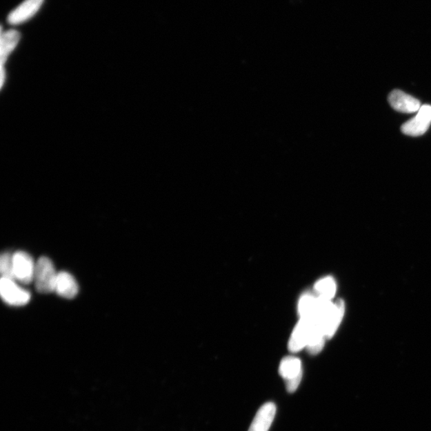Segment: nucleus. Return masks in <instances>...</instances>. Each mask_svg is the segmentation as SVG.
<instances>
[{"mask_svg":"<svg viewBox=\"0 0 431 431\" xmlns=\"http://www.w3.org/2000/svg\"><path fill=\"white\" fill-rule=\"evenodd\" d=\"M58 273L55 271L53 262L49 258L39 259L35 265L34 282L37 290L41 293L54 292Z\"/></svg>","mask_w":431,"mask_h":431,"instance_id":"1","label":"nucleus"},{"mask_svg":"<svg viewBox=\"0 0 431 431\" xmlns=\"http://www.w3.org/2000/svg\"><path fill=\"white\" fill-rule=\"evenodd\" d=\"M279 373L285 379L288 392H295L300 386L303 377L301 360L294 357L283 358L279 368Z\"/></svg>","mask_w":431,"mask_h":431,"instance_id":"2","label":"nucleus"},{"mask_svg":"<svg viewBox=\"0 0 431 431\" xmlns=\"http://www.w3.org/2000/svg\"><path fill=\"white\" fill-rule=\"evenodd\" d=\"M0 294L3 301L12 306H23L30 300V293L17 285L13 279L1 278Z\"/></svg>","mask_w":431,"mask_h":431,"instance_id":"3","label":"nucleus"},{"mask_svg":"<svg viewBox=\"0 0 431 431\" xmlns=\"http://www.w3.org/2000/svg\"><path fill=\"white\" fill-rule=\"evenodd\" d=\"M35 265L28 252L19 251L13 254V273L15 281L29 285L34 281Z\"/></svg>","mask_w":431,"mask_h":431,"instance_id":"4","label":"nucleus"},{"mask_svg":"<svg viewBox=\"0 0 431 431\" xmlns=\"http://www.w3.org/2000/svg\"><path fill=\"white\" fill-rule=\"evenodd\" d=\"M431 123V106L423 105L417 116L405 123L401 131L405 135L418 137L427 132Z\"/></svg>","mask_w":431,"mask_h":431,"instance_id":"5","label":"nucleus"},{"mask_svg":"<svg viewBox=\"0 0 431 431\" xmlns=\"http://www.w3.org/2000/svg\"><path fill=\"white\" fill-rule=\"evenodd\" d=\"M45 0H24L9 13L8 23L12 26H17L29 21L41 9Z\"/></svg>","mask_w":431,"mask_h":431,"instance_id":"6","label":"nucleus"},{"mask_svg":"<svg viewBox=\"0 0 431 431\" xmlns=\"http://www.w3.org/2000/svg\"><path fill=\"white\" fill-rule=\"evenodd\" d=\"M313 321L312 317L301 318L289 341L288 348L292 352H300L307 348L312 330Z\"/></svg>","mask_w":431,"mask_h":431,"instance_id":"7","label":"nucleus"},{"mask_svg":"<svg viewBox=\"0 0 431 431\" xmlns=\"http://www.w3.org/2000/svg\"><path fill=\"white\" fill-rule=\"evenodd\" d=\"M388 101L394 110L403 113L418 112L422 106L417 99L399 90H394L389 94Z\"/></svg>","mask_w":431,"mask_h":431,"instance_id":"8","label":"nucleus"},{"mask_svg":"<svg viewBox=\"0 0 431 431\" xmlns=\"http://www.w3.org/2000/svg\"><path fill=\"white\" fill-rule=\"evenodd\" d=\"M20 33L17 30L11 29L3 32L1 33V45H0V54H1V83H4V64L7 63V60L13 50L17 48L20 41Z\"/></svg>","mask_w":431,"mask_h":431,"instance_id":"9","label":"nucleus"},{"mask_svg":"<svg viewBox=\"0 0 431 431\" xmlns=\"http://www.w3.org/2000/svg\"><path fill=\"white\" fill-rule=\"evenodd\" d=\"M277 413L276 405L273 403L263 404L259 409L251 427L248 431H268L275 419Z\"/></svg>","mask_w":431,"mask_h":431,"instance_id":"10","label":"nucleus"},{"mask_svg":"<svg viewBox=\"0 0 431 431\" xmlns=\"http://www.w3.org/2000/svg\"><path fill=\"white\" fill-rule=\"evenodd\" d=\"M54 292L63 298L72 299L77 296L79 285L72 274L61 272L58 273Z\"/></svg>","mask_w":431,"mask_h":431,"instance_id":"11","label":"nucleus"},{"mask_svg":"<svg viewBox=\"0 0 431 431\" xmlns=\"http://www.w3.org/2000/svg\"><path fill=\"white\" fill-rule=\"evenodd\" d=\"M317 296L324 301H332L336 295L337 283L332 277H325L319 280L315 286Z\"/></svg>","mask_w":431,"mask_h":431,"instance_id":"12","label":"nucleus"},{"mask_svg":"<svg viewBox=\"0 0 431 431\" xmlns=\"http://www.w3.org/2000/svg\"><path fill=\"white\" fill-rule=\"evenodd\" d=\"M318 302L319 298L317 296H314L309 293L303 295L298 304V312L301 318L312 317L316 312Z\"/></svg>","mask_w":431,"mask_h":431,"instance_id":"13","label":"nucleus"},{"mask_svg":"<svg viewBox=\"0 0 431 431\" xmlns=\"http://www.w3.org/2000/svg\"><path fill=\"white\" fill-rule=\"evenodd\" d=\"M0 272L2 277L14 279L13 255L9 252H4L0 257ZM15 281V280H14Z\"/></svg>","mask_w":431,"mask_h":431,"instance_id":"14","label":"nucleus"}]
</instances>
